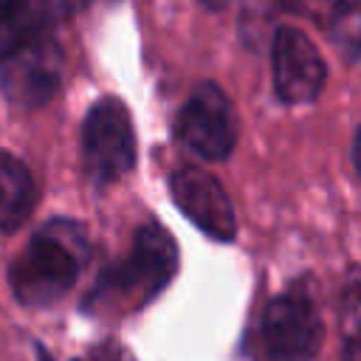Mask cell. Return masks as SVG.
<instances>
[{"label":"cell","mask_w":361,"mask_h":361,"mask_svg":"<svg viewBox=\"0 0 361 361\" xmlns=\"http://www.w3.org/2000/svg\"><path fill=\"white\" fill-rule=\"evenodd\" d=\"M85 259V243L71 223H51L31 237L28 248L11 265V290L25 305H51L62 299Z\"/></svg>","instance_id":"6da1fadb"},{"label":"cell","mask_w":361,"mask_h":361,"mask_svg":"<svg viewBox=\"0 0 361 361\" xmlns=\"http://www.w3.org/2000/svg\"><path fill=\"white\" fill-rule=\"evenodd\" d=\"M82 164L96 183L118 180L135 166V133L118 99L107 96L87 110L82 127Z\"/></svg>","instance_id":"7a4b0ae2"},{"label":"cell","mask_w":361,"mask_h":361,"mask_svg":"<svg viewBox=\"0 0 361 361\" xmlns=\"http://www.w3.org/2000/svg\"><path fill=\"white\" fill-rule=\"evenodd\" d=\"M180 144L203 161H223L234 149L237 121L228 96L214 82H200L178 116Z\"/></svg>","instance_id":"3957f363"},{"label":"cell","mask_w":361,"mask_h":361,"mask_svg":"<svg viewBox=\"0 0 361 361\" xmlns=\"http://www.w3.org/2000/svg\"><path fill=\"white\" fill-rule=\"evenodd\" d=\"M322 322L313 299L302 290L276 296L262 316V344L268 361H313Z\"/></svg>","instance_id":"277c9868"},{"label":"cell","mask_w":361,"mask_h":361,"mask_svg":"<svg viewBox=\"0 0 361 361\" xmlns=\"http://www.w3.org/2000/svg\"><path fill=\"white\" fill-rule=\"evenodd\" d=\"M62 79V51L59 45L45 37L37 39L11 56L0 59V85L3 93L20 107H39L45 104Z\"/></svg>","instance_id":"5b68a950"},{"label":"cell","mask_w":361,"mask_h":361,"mask_svg":"<svg viewBox=\"0 0 361 361\" xmlns=\"http://www.w3.org/2000/svg\"><path fill=\"white\" fill-rule=\"evenodd\" d=\"M322 54L299 28H279L274 37V87L285 104L313 102L324 87Z\"/></svg>","instance_id":"8992f818"},{"label":"cell","mask_w":361,"mask_h":361,"mask_svg":"<svg viewBox=\"0 0 361 361\" xmlns=\"http://www.w3.org/2000/svg\"><path fill=\"white\" fill-rule=\"evenodd\" d=\"M172 200L175 206L192 220L203 234L212 240H234L237 234V220H234V206L217 178L197 166H183L172 175L169 180Z\"/></svg>","instance_id":"52a82bcc"},{"label":"cell","mask_w":361,"mask_h":361,"mask_svg":"<svg viewBox=\"0 0 361 361\" xmlns=\"http://www.w3.org/2000/svg\"><path fill=\"white\" fill-rule=\"evenodd\" d=\"M178 271V248L166 228L141 226L130 257L116 271V288L138 299H152Z\"/></svg>","instance_id":"ba28073f"},{"label":"cell","mask_w":361,"mask_h":361,"mask_svg":"<svg viewBox=\"0 0 361 361\" xmlns=\"http://www.w3.org/2000/svg\"><path fill=\"white\" fill-rule=\"evenodd\" d=\"M62 11L59 0H0V59L45 39Z\"/></svg>","instance_id":"9c48e42d"},{"label":"cell","mask_w":361,"mask_h":361,"mask_svg":"<svg viewBox=\"0 0 361 361\" xmlns=\"http://www.w3.org/2000/svg\"><path fill=\"white\" fill-rule=\"evenodd\" d=\"M37 203V186L28 166L11 152H0V231H17Z\"/></svg>","instance_id":"30bf717a"},{"label":"cell","mask_w":361,"mask_h":361,"mask_svg":"<svg viewBox=\"0 0 361 361\" xmlns=\"http://www.w3.org/2000/svg\"><path fill=\"white\" fill-rule=\"evenodd\" d=\"M330 37L333 42L347 54L358 56L361 54V3H336L330 11Z\"/></svg>","instance_id":"8fae6325"},{"label":"cell","mask_w":361,"mask_h":361,"mask_svg":"<svg viewBox=\"0 0 361 361\" xmlns=\"http://www.w3.org/2000/svg\"><path fill=\"white\" fill-rule=\"evenodd\" d=\"M338 324L344 338H361V268H353L338 296Z\"/></svg>","instance_id":"7c38bea8"},{"label":"cell","mask_w":361,"mask_h":361,"mask_svg":"<svg viewBox=\"0 0 361 361\" xmlns=\"http://www.w3.org/2000/svg\"><path fill=\"white\" fill-rule=\"evenodd\" d=\"M341 361H361V338H350L344 353H341Z\"/></svg>","instance_id":"4fadbf2b"},{"label":"cell","mask_w":361,"mask_h":361,"mask_svg":"<svg viewBox=\"0 0 361 361\" xmlns=\"http://www.w3.org/2000/svg\"><path fill=\"white\" fill-rule=\"evenodd\" d=\"M353 164H355V169H358V175H361V130H358V135H355V141H353Z\"/></svg>","instance_id":"5bb4252c"},{"label":"cell","mask_w":361,"mask_h":361,"mask_svg":"<svg viewBox=\"0 0 361 361\" xmlns=\"http://www.w3.org/2000/svg\"><path fill=\"white\" fill-rule=\"evenodd\" d=\"M288 6H293V8H313V6H322V3H327V0H285Z\"/></svg>","instance_id":"9a60e30c"},{"label":"cell","mask_w":361,"mask_h":361,"mask_svg":"<svg viewBox=\"0 0 361 361\" xmlns=\"http://www.w3.org/2000/svg\"><path fill=\"white\" fill-rule=\"evenodd\" d=\"M200 3H203L209 11H223V8H226L231 0H200Z\"/></svg>","instance_id":"2e32d148"}]
</instances>
